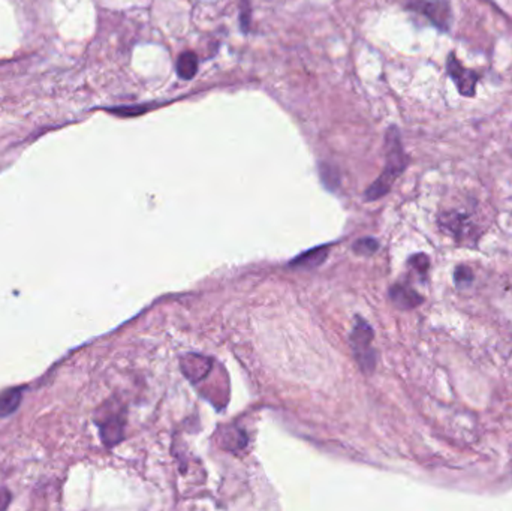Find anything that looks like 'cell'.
<instances>
[{"instance_id":"1","label":"cell","mask_w":512,"mask_h":511,"mask_svg":"<svg viewBox=\"0 0 512 511\" xmlns=\"http://www.w3.org/2000/svg\"><path fill=\"white\" fill-rule=\"evenodd\" d=\"M385 149H386V164L382 174L379 176L377 181L370 186L366 191V200L375 201L390 192L393 183L397 181L407 165V156L402 147L400 135H398L397 128H390L386 132L385 138Z\"/></svg>"},{"instance_id":"2","label":"cell","mask_w":512,"mask_h":511,"mask_svg":"<svg viewBox=\"0 0 512 511\" xmlns=\"http://www.w3.org/2000/svg\"><path fill=\"white\" fill-rule=\"evenodd\" d=\"M372 340H373V330L370 327L364 319L358 318L352 336H350V342H352L354 354L357 362L361 366L364 372H372L375 363H376V355L372 348Z\"/></svg>"},{"instance_id":"3","label":"cell","mask_w":512,"mask_h":511,"mask_svg":"<svg viewBox=\"0 0 512 511\" xmlns=\"http://www.w3.org/2000/svg\"><path fill=\"white\" fill-rule=\"evenodd\" d=\"M413 11L420 12L425 18H429L433 26L442 31H448L452 23L451 5L447 0H409L407 3Z\"/></svg>"},{"instance_id":"4","label":"cell","mask_w":512,"mask_h":511,"mask_svg":"<svg viewBox=\"0 0 512 511\" xmlns=\"http://www.w3.org/2000/svg\"><path fill=\"white\" fill-rule=\"evenodd\" d=\"M447 71L463 97H468V98L475 97L477 83L479 80L478 72L464 68V66L460 63V60L457 59V56H455V53H450L448 56Z\"/></svg>"},{"instance_id":"5","label":"cell","mask_w":512,"mask_h":511,"mask_svg":"<svg viewBox=\"0 0 512 511\" xmlns=\"http://www.w3.org/2000/svg\"><path fill=\"white\" fill-rule=\"evenodd\" d=\"M441 228L445 233H450L457 240L466 239L473 231V224L466 215L459 212H447L439 217Z\"/></svg>"},{"instance_id":"6","label":"cell","mask_w":512,"mask_h":511,"mask_svg":"<svg viewBox=\"0 0 512 511\" xmlns=\"http://www.w3.org/2000/svg\"><path fill=\"white\" fill-rule=\"evenodd\" d=\"M180 363H182V371L187 380L196 383L204 380L208 372L212 371L213 360L205 355L187 354L180 360Z\"/></svg>"},{"instance_id":"7","label":"cell","mask_w":512,"mask_h":511,"mask_svg":"<svg viewBox=\"0 0 512 511\" xmlns=\"http://www.w3.org/2000/svg\"><path fill=\"white\" fill-rule=\"evenodd\" d=\"M390 299L398 309H413L424 301L423 297L411 287L397 283L390 290Z\"/></svg>"},{"instance_id":"8","label":"cell","mask_w":512,"mask_h":511,"mask_svg":"<svg viewBox=\"0 0 512 511\" xmlns=\"http://www.w3.org/2000/svg\"><path fill=\"white\" fill-rule=\"evenodd\" d=\"M330 249L327 246H321V248H315L312 251H307L306 253L300 255L296 260L291 262L292 267H300V269H315L319 267L322 262L325 261L328 257Z\"/></svg>"},{"instance_id":"9","label":"cell","mask_w":512,"mask_h":511,"mask_svg":"<svg viewBox=\"0 0 512 511\" xmlns=\"http://www.w3.org/2000/svg\"><path fill=\"white\" fill-rule=\"evenodd\" d=\"M177 74L180 78L183 80H192L195 77V74L198 71V59L195 53L192 51H187V53H183L182 56H180L178 60H177Z\"/></svg>"},{"instance_id":"10","label":"cell","mask_w":512,"mask_h":511,"mask_svg":"<svg viewBox=\"0 0 512 511\" xmlns=\"http://www.w3.org/2000/svg\"><path fill=\"white\" fill-rule=\"evenodd\" d=\"M22 392L18 389L5 390L0 393V417H8L14 411L18 410V406L22 403Z\"/></svg>"},{"instance_id":"11","label":"cell","mask_w":512,"mask_h":511,"mask_svg":"<svg viewBox=\"0 0 512 511\" xmlns=\"http://www.w3.org/2000/svg\"><path fill=\"white\" fill-rule=\"evenodd\" d=\"M101 435L103 442L108 444V446H114L123 437V426L119 420H110L101 428Z\"/></svg>"},{"instance_id":"12","label":"cell","mask_w":512,"mask_h":511,"mask_svg":"<svg viewBox=\"0 0 512 511\" xmlns=\"http://www.w3.org/2000/svg\"><path fill=\"white\" fill-rule=\"evenodd\" d=\"M319 174H321V181L324 182L325 187L330 189V191H336L337 186L340 185V176H339L337 168L331 164H321Z\"/></svg>"},{"instance_id":"13","label":"cell","mask_w":512,"mask_h":511,"mask_svg":"<svg viewBox=\"0 0 512 511\" xmlns=\"http://www.w3.org/2000/svg\"><path fill=\"white\" fill-rule=\"evenodd\" d=\"M377 242L375 239H361L358 240L355 244H354V251L355 253L358 255H363V257H368V255H373L376 251H377Z\"/></svg>"},{"instance_id":"14","label":"cell","mask_w":512,"mask_h":511,"mask_svg":"<svg viewBox=\"0 0 512 511\" xmlns=\"http://www.w3.org/2000/svg\"><path fill=\"white\" fill-rule=\"evenodd\" d=\"M454 280L459 287L469 285V283L473 280V274H472L470 269L460 266V267L455 269V271H454Z\"/></svg>"},{"instance_id":"15","label":"cell","mask_w":512,"mask_h":511,"mask_svg":"<svg viewBox=\"0 0 512 511\" xmlns=\"http://www.w3.org/2000/svg\"><path fill=\"white\" fill-rule=\"evenodd\" d=\"M409 264L416 271L421 273V274H425L427 270H429V267H430V261H429V258H427V255H424V253L413 255V257L409 260Z\"/></svg>"},{"instance_id":"16","label":"cell","mask_w":512,"mask_h":511,"mask_svg":"<svg viewBox=\"0 0 512 511\" xmlns=\"http://www.w3.org/2000/svg\"><path fill=\"white\" fill-rule=\"evenodd\" d=\"M146 108H148L147 106L144 107H120V108H112L111 111L116 112V115H120V116H137V115H141V112L147 111Z\"/></svg>"},{"instance_id":"17","label":"cell","mask_w":512,"mask_h":511,"mask_svg":"<svg viewBox=\"0 0 512 511\" xmlns=\"http://www.w3.org/2000/svg\"><path fill=\"white\" fill-rule=\"evenodd\" d=\"M250 26V6L248 0H241V27L248 32Z\"/></svg>"}]
</instances>
